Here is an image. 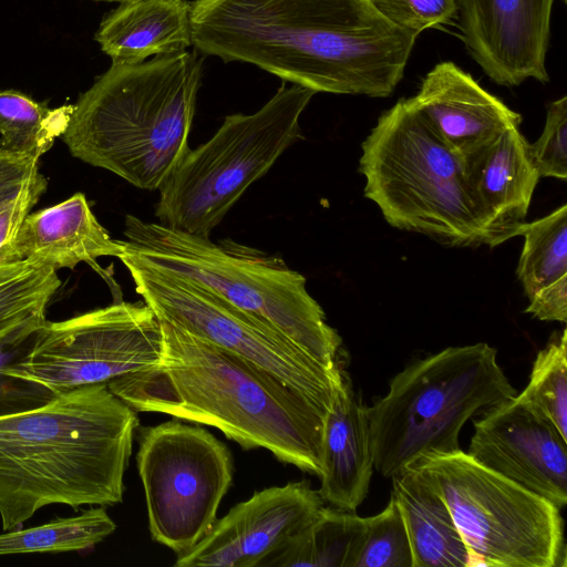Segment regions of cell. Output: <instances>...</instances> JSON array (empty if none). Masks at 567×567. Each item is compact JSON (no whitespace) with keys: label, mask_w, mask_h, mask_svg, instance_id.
<instances>
[{"label":"cell","mask_w":567,"mask_h":567,"mask_svg":"<svg viewBox=\"0 0 567 567\" xmlns=\"http://www.w3.org/2000/svg\"><path fill=\"white\" fill-rule=\"evenodd\" d=\"M364 532V517L323 506L317 516L261 566L354 567Z\"/></svg>","instance_id":"7402d4cb"},{"label":"cell","mask_w":567,"mask_h":567,"mask_svg":"<svg viewBox=\"0 0 567 567\" xmlns=\"http://www.w3.org/2000/svg\"><path fill=\"white\" fill-rule=\"evenodd\" d=\"M392 492L409 536L413 567L470 566L466 546L444 499L412 466L393 475Z\"/></svg>","instance_id":"44dd1931"},{"label":"cell","mask_w":567,"mask_h":567,"mask_svg":"<svg viewBox=\"0 0 567 567\" xmlns=\"http://www.w3.org/2000/svg\"><path fill=\"white\" fill-rule=\"evenodd\" d=\"M202 69L188 51L112 63L73 104L61 138L73 157L158 190L189 150Z\"/></svg>","instance_id":"277c9868"},{"label":"cell","mask_w":567,"mask_h":567,"mask_svg":"<svg viewBox=\"0 0 567 567\" xmlns=\"http://www.w3.org/2000/svg\"><path fill=\"white\" fill-rule=\"evenodd\" d=\"M416 110L461 161L466 172L522 115L455 63H437L410 97Z\"/></svg>","instance_id":"2e32d148"},{"label":"cell","mask_w":567,"mask_h":567,"mask_svg":"<svg viewBox=\"0 0 567 567\" xmlns=\"http://www.w3.org/2000/svg\"><path fill=\"white\" fill-rule=\"evenodd\" d=\"M158 318L143 301H118L63 321H48L3 373L59 394L109 383L158 363Z\"/></svg>","instance_id":"7c38bea8"},{"label":"cell","mask_w":567,"mask_h":567,"mask_svg":"<svg viewBox=\"0 0 567 567\" xmlns=\"http://www.w3.org/2000/svg\"><path fill=\"white\" fill-rule=\"evenodd\" d=\"M136 464L152 539L176 555L213 527L234 477L227 445L206 429L167 421L137 427Z\"/></svg>","instance_id":"8fae6325"},{"label":"cell","mask_w":567,"mask_h":567,"mask_svg":"<svg viewBox=\"0 0 567 567\" xmlns=\"http://www.w3.org/2000/svg\"><path fill=\"white\" fill-rule=\"evenodd\" d=\"M33 336L22 343L0 347V415L39 406L55 395L43 386L3 373L7 365L24 354Z\"/></svg>","instance_id":"4dcf8cb0"},{"label":"cell","mask_w":567,"mask_h":567,"mask_svg":"<svg viewBox=\"0 0 567 567\" xmlns=\"http://www.w3.org/2000/svg\"><path fill=\"white\" fill-rule=\"evenodd\" d=\"M555 1L455 0V25L468 55L496 84L547 83Z\"/></svg>","instance_id":"5bb4252c"},{"label":"cell","mask_w":567,"mask_h":567,"mask_svg":"<svg viewBox=\"0 0 567 567\" xmlns=\"http://www.w3.org/2000/svg\"><path fill=\"white\" fill-rule=\"evenodd\" d=\"M482 413L466 453L561 509L567 504V440L516 395Z\"/></svg>","instance_id":"9a60e30c"},{"label":"cell","mask_w":567,"mask_h":567,"mask_svg":"<svg viewBox=\"0 0 567 567\" xmlns=\"http://www.w3.org/2000/svg\"><path fill=\"white\" fill-rule=\"evenodd\" d=\"M516 399L567 440V330L538 351L528 383Z\"/></svg>","instance_id":"4316f807"},{"label":"cell","mask_w":567,"mask_h":567,"mask_svg":"<svg viewBox=\"0 0 567 567\" xmlns=\"http://www.w3.org/2000/svg\"><path fill=\"white\" fill-rule=\"evenodd\" d=\"M409 466L420 471L444 499L470 566H566L564 520L551 502L462 450L424 455Z\"/></svg>","instance_id":"9c48e42d"},{"label":"cell","mask_w":567,"mask_h":567,"mask_svg":"<svg viewBox=\"0 0 567 567\" xmlns=\"http://www.w3.org/2000/svg\"><path fill=\"white\" fill-rule=\"evenodd\" d=\"M158 320V363L110 381L116 396L136 412L216 427L245 451L265 449L320 476L329 410L248 360Z\"/></svg>","instance_id":"7a4b0ae2"},{"label":"cell","mask_w":567,"mask_h":567,"mask_svg":"<svg viewBox=\"0 0 567 567\" xmlns=\"http://www.w3.org/2000/svg\"><path fill=\"white\" fill-rule=\"evenodd\" d=\"M530 154L540 177L567 178V96L547 105L546 121Z\"/></svg>","instance_id":"f1b7e54d"},{"label":"cell","mask_w":567,"mask_h":567,"mask_svg":"<svg viewBox=\"0 0 567 567\" xmlns=\"http://www.w3.org/2000/svg\"><path fill=\"white\" fill-rule=\"evenodd\" d=\"M518 236L525 240L516 276L530 299L538 290L567 275V205L543 218L524 223Z\"/></svg>","instance_id":"484cf974"},{"label":"cell","mask_w":567,"mask_h":567,"mask_svg":"<svg viewBox=\"0 0 567 567\" xmlns=\"http://www.w3.org/2000/svg\"><path fill=\"white\" fill-rule=\"evenodd\" d=\"M190 14L187 0L123 2L104 17L95 41L112 63L135 64L184 52L193 45Z\"/></svg>","instance_id":"d6986e66"},{"label":"cell","mask_w":567,"mask_h":567,"mask_svg":"<svg viewBox=\"0 0 567 567\" xmlns=\"http://www.w3.org/2000/svg\"><path fill=\"white\" fill-rule=\"evenodd\" d=\"M361 148L364 196L390 226L451 247L503 244L461 161L411 99L381 114Z\"/></svg>","instance_id":"5b68a950"},{"label":"cell","mask_w":567,"mask_h":567,"mask_svg":"<svg viewBox=\"0 0 567 567\" xmlns=\"http://www.w3.org/2000/svg\"><path fill=\"white\" fill-rule=\"evenodd\" d=\"M140 420L107 383L0 415V519L16 529L40 508L123 502Z\"/></svg>","instance_id":"3957f363"},{"label":"cell","mask_w":567,"mask_h":567,"mask_svg":"<svg viewBox=\"0 0 567 567\" xmlns=\"http://www.w3.org/2000/svg\"><path fill=\"white\" fill-rule=\"evenodd\" d=\"M373 471L367 405L343 371L324 421L318 493L330 506L355 512L367 497Z\"/></svg>","instance_id":"ac0fdd59"},{"label":"cell","mask_w":567,"mask_h":567,"mask_svg":"<svg viewBox=\"0 0 567 567\" xmlns=\"http://www.w3.org/2000/svg\"><path fill=\"white\" fill-rule=\"evenodd\" d=\"M95 1L120 2V3H123V2H128V1H133V0H95Z\"/></svg>","instance_id":"e575fe53"},{"label":"cell","mask_w":567,"mask_h":567,"mask_svg":"<svg viewBox=\"0 0 567 567\" xmlns=\"http://www.w3.org/2000/svg\"><path fill=\"white\" fill-rule=\"evenodd\" d=\"M467 174L502 243L518 236L540 178L519 126L504 131Z\"/></svg>","instance_id":"ffe728a7"},{"label":"cell","mask_w":567,"mask_h":567,"mask_svg":"<svg viewBox=\"0 0 567 567\" xmlns=\"http://www.w3.org/2000/svg\"><path fill=\"white\" fill-rule=\"evenodd\" d=\"M121 240L112 239L97 221L83 193L28 214L11 241L0 249V264L29 261L56 271L86 262L99 268L100 257L123 252Z\"/></svg>","instance_id":"e0dca14e"},{"label":"cell","mask_w":567,"mask_h":567,"mask_svg":"<svg viewBox=\"0 0 567 567\" xmlns=\"http://www.w3.org/2000/svg\"><path fill=\"white\" fill-rule=\"evenodd\" d=\"M324 506L309 481L290 482L258 492L216 519L175 567H261L303 529Z\"/></svg>","instance_id":"4fadbf2b"},{"label":"cell","mask_w":567,"mask_h":567,"mask_svg":"<svg viewBox=\"0 0 567 567\" xmlns=\"http://www.w3.org/2000/svg\"><path fill=\"white\" fill-rule=\"evenodd\" d=\"M195 51L318 92L386 97L419 34L368 0H195Z\"/></svg>","instance_id":"6da1fadb"},{"label":"cell","mask_w":567,"mask_h":567,"mask_svg":"<svg viewBox=\"0 0 567 567\" xmlns=\"http://www.w3.org/2000/svg\"><path fill=\"white\" fill-rule=\"evenodd\" d=\"M123 234L118 259L186 277L267 322L324 367H341V337L308 292L306 278L280 257L132 215L125 218Z\"/></svg>","instance_id":"8992f818"},{"label":"cell","mask_w":567,"mask_h":567,"mask_svg":"<svg viewBox=\"0 0 567 567\" xmlns=\"http://www.w3.org/2000/svg\"><path fill=\"white\" fill-rule=\"evenodd\" d=\"M354 567H413L405 524L391 495L385 508L364 517V532Z\"/></svg>","instance_id":"83f0119b"},{"label":"cell","mask_w":567,"mask_h":567,"mask_svg":"<svg viewBox=\"0 0 567 567\" xmlns=\"http://www.w3.org/2000/svg\"><path fill=\"white\" fill-rule=\"evenodd\" d=\"M48 187L40 174L23 192L0 208V249L8 245Z\"/></svg>","instance_id":"d6a6232c"},{"label":"cell","mask_w":567,"mask_h":567,"mask_svg":"<svg viewBox=\"0 0 567 567\" xmlns=\"http://www.w3.org/2000/svg\"><path fill=\"white\" fill-rule=\"evenodd\" d=\"M116 529L104 506L81 514L55 518L40 526L3 530L0 534V556L29 553L81 551L94 547Z\"/></svg>","instance_id":"d4e9b609"},{"label":"cell","mask_w":567,"mask_h":567,"mask_svg":"<svg viewBox=\"0 0 567 567\" xmlns=\"http://www.w3.org/2000/svg\"><path fill=\"white\" fill-rule=\"evenodd\" d=\"M73 107L50 109L19 91H0V147L40 158L66 131Z\"/></svg>","instance_id":"cb8c5ba5"},{"label":"cell","mask_w":567,"mask_h":567,"mask_svg":"<svg viewBox=\"0 0 567 567\" xmlns=\"http://www.w3.org/2000/svg\"><path fill=\"white\" fill-rule=\"evenodd\" d=\"M393 24L420 34L424 30L455 21V0H368Z\"/></svg>","instance_id":"f546056e"},{"label":"cell","mask_w":567,"mask_h":567,"mask_svg":"<svg viewBox=\"0 0 567 567\" xmlns=\"http://www.w3.org/2000/svg\"><path fill=\"white\" fill-rule=\"evenodd\" d=\"M40 174L39 158L0 147V208L19 196Z\"/></svg>","instance_id":"1f68e13d"},{"label":"cell","mask_w":567,"mask_h":567,"mask_svg":"<svg viewBox=\"0 0 567 567\" xmlns=\"http://www.w3.org/2000/svg\"><path fill=\"white\" fill-rule=\"evenodd\" d=\"M515 395L497 350L485 342L410 362L367 406L374 470L391 478L421 456L461 450L466 421Z\"/></svg>","instance_id":"52a82bcc"},{"label":"cell","mask_w":567,"mask_h":567,"mask_svg":"<svg viewBox=\"0 0 567 567\" xmlns=\"http://www.w3.org/2000/svg\"><path fill=\"white\" fill-rule=\"evenodd\" d=\"M542 321L567 322V275L538 290L525 310Z\"/></svg>","instance_id":"836d02e7"},{"label":"cell","mask_w":567,"mask_h":567,"mask_svg":"<svg viewBox=\"0 0 567 567\" xmlns=\"http://www.w3.org/2000/svg\"><path fill=\"white\" fill-rule=\"evenodd\" d=\"M120 260L158 319L248 360L330 410L342 365L324 367L267 322L186 277L132 259Z\"/></svg>","instance_id":"30bf717a"},{"label":"cell","mask_w":567,"mask_h":567,"mask_svg":"<svg viewBox=\"0 0 567 567\" xmlns=\"http://www.w3.org/2000/svg\"><path fill=\"white\" fill-rule=\"evenodd\" d=\"M60 286L50 266L0 264V347L27 341L47 322V307Z\"/></svg>","instance_id":"603a6c76"},{"label":"cell","mask_w":567,"mask_h":567,"mask_svg":"<svg viewBox=\"0 0 567 567\" xmlns=\"http://www.w3.org/2000/svg\"><path fill=\"white\" fill-rule=\"evenodd\" d=\"M315 94L284 84L257 112L226 116L206 143L188 150L158 188L159 224L209 237L246 189L301 138L300 117Z\"/></svg>","instance_id":"ba28073f"}]
</instances>
